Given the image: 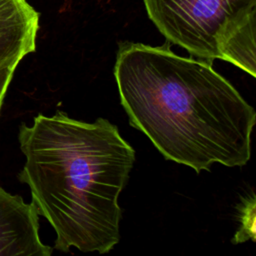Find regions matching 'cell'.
Wrapping results in <instances>:
<instances>
[{
	"mask_svg": "<svg viewBox=\"0 0 256 256\" xmlns=\"http://www.w3.org/2000/svg\"><path fill=\"white\" fill-rule=\"evenodd\" d=\"M114 77L131 126L165 159L196 173L250 160L256 112L207 61L179 56L167 44L122 42Z\"/></svg>",
	"mask_w": 256,
	"mask_h": 256,
	"instance_id": "1",
	"label": "cell"
},
{
	"mask_svg": "<svg viewBox=\"0 0 256 256\" xmlns=\"http://www.w3.org/2000/svg\"><path fill=\"white\" fill-rule=\"evenodd\" d=\"M25 164L18 179L28 185L39 216L56 232L54 248L104 254L120 240L118 198L135 162V150L107 119L92 123L37 115L19 126Z\"/></svg>",
	"mask_w": 256,
	"mask_h": 256,
	"instance_id": "2",
	"label": "cell"
},
{
	"mask_svg": "<svg viewBox=\"0 0 256 256\" xmlns=\"http://www.w3.org/2000/svg\"><path fill=\"white\" fill-rule=\"evenodd\" d=\"M256 0H144L150 20L163 36L192 56L219 59L218 37L225 23Z\"/></svg>",
	"mask_w": 256,
	"mask_h": 256,
	"instance_id": "3",
	"label": "cell"
},
{
	"mask_svg": "<svg viewBox=\"0 0 256 256\" xmlns=\"http://www.w3.org/2000/svg\"><path fill=\"white\" fill-rule=\"evenodd\" d=\"M52 251L39 237V214L33 202L0 187V256H50Z\"/></svg>",
	"mask_w": 256,
	"mask_h": 256,
	"instance_id": "4",
	"label": "cell"
},
{
	"mask_svg": "<svg viewBox=\"0 0 256 256\" xmlns=\"http://www.w3.org/2000/svg\"><path fill=\"white\" fill-rule=\"evenodd\" d=\"M39 13L27 0H0V65L36 50Z\"/></svg>",
	"mask_w": 256,
	"mask_h": 256,
	"instance_id": "5",
	"label": "cell"
},
{
	"mask_svg": "<svg viewBox=\"0 0 256 256\" xmlns=\"http://www.w3.org/2000/svg\"><path fill=\"white\" fill-rule=\"evenodd\" d=\"M256 1L233 15L218 38L219 59L241 68L255 77Z\"/></svg>",
	"mask_w": 256,
	"mask_h": 256,
	"instance_id": "6",
	"label": "cell"
},
{
	"mask_svg": "<svg viewBox=\"0 0 256 256\" xmlns=\"http://www.w3.org/2000/svg\"><path fill=\"white\" fill-rule=\"evenodd\" d=\"M20 61V59H11L0 65V111L4 102L6 92L14 76L16 67L18 66Z\"/></svg>",
	"mask_w": 256,
	"mask_h": 256,
	"instance_id": "7",
	"label": "cell"
}]
</instances>
